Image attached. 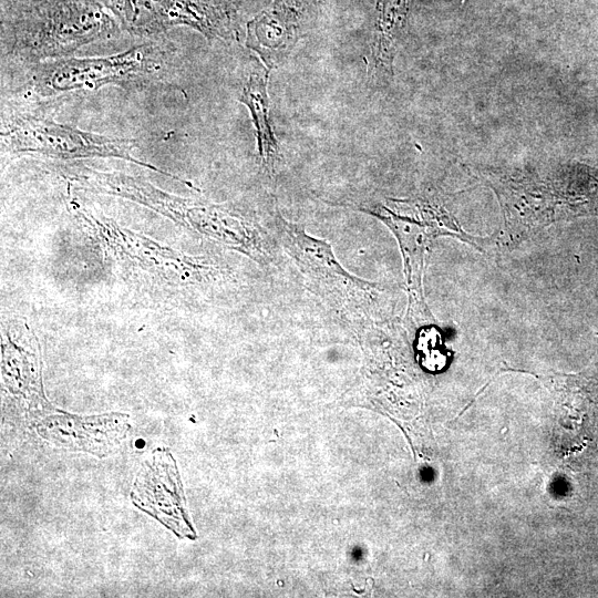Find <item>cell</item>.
<instances>
[{
	"label": "cell",
	"instance_id": "9",
	"mask_svg": "<svg viewBox=\"0 0 598 598\" xmlns=\"http://www.w3.org/2000/svg\"><path fill=\"white\" fill-rule=\"evenodd\" d=\"M404 4V0H385L384 2V8L378 22L377 45L371 55L373 61L372 68L374 69H378V65L385 63L389 59L390 35L394 24L396 25V18L394 19V17L403 14Z\"/></svg>",
	"mask_w": 598,
	"mask_h": 598
},
{
	"label": "cell",
	"instance_id": "6",
	"mask_svg": "<svg viewBox=\"0 0 598 598\" xmlns=\"http://www.w3.org/2000/svg\"><path fill=\"white\" fill-rule=\"evenodd\" d=\"M364 210L382 219L396 236L404 259L411 308L421 312L423 307L421 278L425 254L433 239L447 231L443 230L434 212L422 205L413 204L402 212H394L381 205Z\"/></svg>",
	"mask_w": 598,
	"mask_h": 598
},
{
	"label": "cell",
	"instance_id": "7",
	"mask_svg": "<svg viewBox=\"0 0 598 598\" xmlns=\"http://www.w3.org/2000/svg\"><path fill=\"white\" fill-rule=\"evenodd\" d=\"M298 18L292 4L279 0L270 12H264L248 24L247 45L267 64L279 61L297 40Z\"/></svg>",
	"mask_w": 598,
	"mask_h": 598
},
{
	"label": "cell",
	"instance_id": "5",
	"mask_svg": "<svg viewBox=\"0 0 598 598\" xmlns=\"http://www.w3.org/2000/svg\"><path fill=\"white\" fill-rule=\"evenodd\" d=\"M131 498L140 509L155 517L179 538H196L176 463L169 451L155 450L143 462Z\"/></svg>",
	"mask_w": 598,
	"mask_h": 598
},
{
	"label": "cell",
	"instance_id": "3",
	"mask_svg": "<svg viewBox=\"0 0 598 598\" xmlns=\"http://www.w3.org/2000/svg\"><path fill=\"white\" fill-rule=\"evenodd\" d=\"M1 140L11 152L59 157L111 156L144 164L134 157V140L91 133L32 115H20L9 122Z\"/></svg>",
	"mask_w": 598,
	"mask_h": 598
},
{
	"label": "cell",
	"instance_id": "2",
	"mask_svg": "<svg viewBox=\"0 0 598 598\" xmlns=\"http://www.w3.org/2000/svg\"><path fill=\"white\" fill-rule=\"evenodd\" d=\"M112 23L100 8L70 2L45 8L20 25L16 49L31 58H56L110 35Z\"/></svg>",
	"mask_w": 598,
	"mask_h": 598
},
{
	"label": "cell",
	"instance_id": "8",
	"mask_svg": "<svg viewBox=\"0 0 598 598\" xmlns=\"http://www.w3.org/2000/svg\"><path fill=\"white\" fill-rule=\"evenodd\" d=\"M266 86L267 73L254 72L244 85L239 101L247 105L251 113L262 164L272 172L278 158V147L269 123Z\"/></svg>",
	"mask_w": 598,
	"mask_h": 598
},
{
	"label": "cell",
	"instance_id": "1",
	"mask_svg": "<svg viewBox=\"0 0 598 598\" xmlns=\"http://www.w3.org/2000/svg\"><path fill=\"white\" fill-rule=\"evenodd\" d=\"M276 227L282 248L307 281L308 289L343 321L362 328L370 317L377 285L349 274L328 243L309 236L279 214Z\"/></svg>",
	"mask_w": 598,
	"mask_h": 598
},
{
	"label": "cell",
	"instance_id": "4",
	"mask_svg": "<svg viewBox=\"0 0 598 598\" xmlns=\"http://www.w3.org/2000/svg\"><path fill=\"white\" fill-rule=\"evenodd\" d=\"M151 49L141 45L107 56L58 60L40 73L38 87L51 94L128 82L156 70Z\"/></svg>",
	"mask_w": 598,
	"mask_h": 598
}]
</instances>
